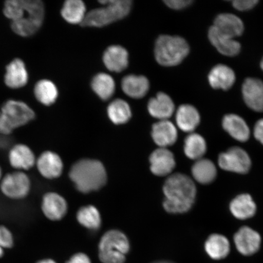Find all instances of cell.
Listing matches in <instances>:
<instances>
[{
  "instance_id": "7c38bea8",
  "label": "cell",
  "mask_w": 263,
  "mask_h": 263,
  "mask_svg": "<svg viewBox=\"0 0 263 263\" xmlns=\"http://www.w3.org/2000/svg\"><path fill=\"white\" fill-rule=\"evenodd\" d=\"M149 162L151 172L157 176L168 175L176 166L173 154L166 148L160 147L154 151L149 157Z\"/></svg>"
},
{
  "instance_id": "ab89813d",
  "label": "cell",
  "mask_w": 263,
  "mask_h": 263,
  "mask_svg": "<svg viewBox=\"0 0 263 263\" xmlns=\"http://www.w3.org/2000/svg\"><path fill=\"white\" fill-rule=\"evenodd\" d=\"M254 134L256 140L263 145V118L255 124Z\"/></svg>"
},
{
  "instance_id": "f1b7e54d",
  "label": "cell",
  "mask_w": 263,
  "mask_h": 263,
  "mask_svg": "<svg viewBox=\"0 0 263 263\" xmlns=\"http://www.w3.org/2000/svg\"><path fill=\"white\" fill-rule=\"evenodd\" d=\"M61 15L69 24L81 25L86 16V7L81 0H68L64 3Z\"/></svg>"
},
{
  "instance_id": "5bb4252c",
  "label": "cell",
  "mask_w": 263,
  "mask_h": 263,
  "mask_svg": "<svg viewBox=\"0 0 263 263\" xmlns=\"http://www.w3.org/2000/svg\"><path fill=\"white\" fill-rule=\"evenodd\" d=\"M147 110L153 117L160 121L167 120L174 113L175 106L169 95L159 92L148 102Z\"/></svg>"
},
{
  "instance_id": "2e32d148",
  "label": "cell",
  "mask_w": 263,
  "mask_h": 263,
  "mask_svg": "<svg viewBox=\"0 0 263 263\" xmlns=\"http://www.w3.org/2000/svg\"><path fill=\"white\" fill-rule=\"evenodd\" d=\"M222 127L230 137L239 142H246L251 137V130L248 124L237 115H226L223 118Z\"/></svg>"
},
{
  "instance_id": "1f68e13d",
  "label": "cell",
  "mask_w": 263,
  "mask_h": 263,
  "mask_svg": "<svg viewBox=\"0 0 263 263\" xmlns=\"http://www.w3.org/2000/svg\"><path fill=\"white\" fill-rule=\"evenodd\" d=\"M34 95L41 103L48 106L54 104L57 101L58 97V90L53 82L43 80L35 84Z\"/></svg>"
},
{
  "instance_id": "7402d4cb",
  "label": "cell",
  "mask_w": 263,
  "mask_h": 263,
  "mask_svg": "<svg viewBox=\"0 0 263 263\" xmlns=\"http://www.w3.org/2000/svg\"><path fill=\"white\" fill-rule=\"evenodd\" d=\"M9 163L14 168L28 170L36 163L32 150L25 144H18L12 147L9 154Z\"/></svg>"
},
{
  "instance_id": "e0dca14e",
  "label": "cell",
  "mask_w": 263,
  "mask_h": 263,
  "mask_svg": "<svg viewBox=\"0 0 263 263\" xmlns=\"http://www.w3.org/2000/svg\"><path fill=\"white\" fill-rule=\"evenodd\" d=\"M103 62L108 70L120 73L129 64V54L121 46L111 45L104 52Z\"/></svg>"
},
{
  "instance_id": "7a4b0ae2",
  "label": "cell",
  "mask_w": 263,
  "mask_h": 263,
  "mask_svg": "<svg viewBox=\"0 0 263 263\" xmlns=\"http://www.w3.org/2000/svg\"><path fill=\"white\" fill-rule=\"evenodd\" d=\"M70 178L80 192L88 193L100 190L107 182L106 170L100 161L82 159L72 166Z\"/></svg>"
},
{
  "instance_id": "30bf717a",
  "label": "cell",
  "mask_w": 263,
  "mask_h": 263,
  "mask_svg": "<svg viewBox=\"0 0 263 263\" xmlns=\"http://www.w3.org/2000/svg\"><path fill=\"white\" fill-rule=\"evenodd\" d=\"M242 93L247 106L257 112H263V82L258 79H246Z\"/></svg>"
},
{
  "instance_id": "ffe728a7",
  "label": "cell",
  "mask_w": 263,
  "mask_h": 263,
  "mask_svg": "<svg viewBox=\"0 0 263 263\" xmlns=\"http://www.w3.org/2000/svg\"><path fill=\"white\" fill-rule=\"evenodd\" d=\"M214 27L221 34L234 39L244 31V24L238 16L229 13L219 14L214 22Z\"/></svg>"
},
{
  "instance_id": "f35d334b",
  "label": "cell",
  "mask_w": 263,
  "mask_h": 263,
  "mask_svg": "<svg viewBox=\"0 0 263 263\" xmlns=\"http://www.w3.org/2000/svg\"><path fill=\"white\" fill-rule=\"evenodd\" d=\"M165 5L173 9L180 10L188 7L193 3L192 0H166Z\"/></svg>"
},
{
  "instance_id": "4fadbf2b",
  "label": "cell",
  "mask_w": 263,
  "mask_h": 263,
  "mask_svg": "<svg viewBox=\"0 0 263 263\" xmlns=\"http://www.w3.org/2000/svg\"><path fill=\"white\" fill-rule=\"evenodd\" d=\"M42 210L45 216L49 220L59 221L67 212L68 205L65 199L59 194L49 192L44 196Z\"/></svg>"
},
{
  "instance_id": "8fae6325",
  "label": "cell",
  "mask_w": 263,
  "mask_h": 263,
  "mask_svg": "<svg viewBox=\"0 0 263 263\" xmlns=\"http://www.w3.org/2000/svg\"><path fill=\"white\" fill-rule=\"evenodd\" d=\"M36 165L41 175L48 179L58 178L64 168L60 156L52 151H45L36 160Z\"/></svg>"
},
{
  "instance_id": "4316f807",
  "label": "cell",
  "mask_w": 263,
  "mask_h": 263,
  "mask_svg": "<svg viewBox=\"0 0 263 263\" xmlns=\"http://www.w3.org/2000/svg\"><path fill=\"white\" fill-rule=\"evenodd\" d=\"M193 179L202 185H209L215 180L218 175L215 164L211 160L202 158L196 160L192 167Z\"/></svg>"
},
{
  "instance_id": "cb8c5ba5",
  "label": "cell",
  "mask_w": 263,
  "mask_h": 263,
  "mask_svg": "<svg viewBox=\"0 0 263 263\" xmlns=\"http://www.w3.org/2000/svg\"><path fill=\"white\" fill-rule=\"evenodd\" d=\"M176 120L180 129L191 134L199 126L200 117L196 107L183 104L176 111Z\"/></svg>"
},
{
  "instance_id": "ac0fdd59",
  "label": "cell",
  "mask_w": 263,
  "mask_h": 263,
  "mask_svg": "<svg viewBox=\"0 0 263 263\" xmlns=\"http://www.w3.org/2000/svg\"><path fill=\"white\" fill-rule=\"evenodd\" d=\"M177 130L172 121H159L153 125L152 137L154 142L160 147L166 148L176 142Z\"/></svg>"
},
{
  "instance_id": "9a60e30c",
  "label": "cell",
  "mask_w": 263,
  "mask_h": 263,
  "mask_svg": "<svg viewBox=\"0 0 263 263\" xmlns=\"http://www.w3.org/2000/svg\"><path fill=\"white\" fill-rule=\"evenodd\" d=\"M229 209L235 218L245 221L255 215L257 206L251 195L243 193L232 199L230 203Z\"/></svg>"
},
{
  "instance_id": "74e56055",
  "label": "cell",
  "mask_w": 263,
  "mask_h": 263,
  "mask_svg": "<svg viewBox=\"0 0 263 263\" xmlns=\"http://www.w3.org/2000/svg\"><path fill=\"white\" fill-rule=\"evenodd\" d=\"M258 3L257 0H235L232 2L233 7L240 11H249Z\"/></svg>"
},
{
  "instance_id": "ee69618b",
  "label": "cell",
  "mask_w": 263,
  "mask_h": 263,
  "mask_svg": "<svg viewBox=\"0 0 263 263\" xmlns=\"http://www.w3.org/2000/svg\"><path fill=\"white\" fill-rule=\"evenodd\" d=\"M2 247L0 246V258H2L3 255H4V251H3Z\"/></svg>"
},
{
  "instance_id": "5b68a950",
  "label": "cell",
  "mask_w": 263,
  "mask_h": 263,
  "mask_svg": "<svg viewBox=\"0 0 263 263\" xmlns=\"http://www.w3.org/2000/svg\"><path fill=\"white\" fill-rule=\"evenodd\" d=\"M130 249L129 240L118 230L105 233L99 245V257L103 263H124Z\"/></svg>"
},
{
  "instance_id": "8d00e7d4",
  "label": "cell",
  "mask_w": 263,
  "mask_h": 263,
  "mask_svg": "<svg viewBox=\"0 0 263 263\" xmlns=\"http://www.w3.org/2000/svg\"><path fill=\"white\" fill-rule=\"evenodd\" d=\"M14 245L12 233L5 226H0V246L3 249H10Z\"/></svg>"
},
{
  "instance_id": "3957f363",
  "label": "cell",
  "mask_w": 263,
  "mask_h": 263,
  "mask_svg": "<svg viewBox=\"0 0 263 263\" xmlns=\"http://www.w3.org/2000/svg\"><path fill=\"white\" fill-rule=\"evenodd\" d=\"M100 3L104 7L87 13L81 24L82 26L103 27L112 24L129 14L133 3L130 0H106Z\"/></svg>"
},
{
  "instance_id": "bcb514c9",
  "label": "cell",
  "mask_w": 263,
  "mask_h": 263,
  "mask_svg": "<svg viewBox=\"0 0 263 263\" xmlns=\"http://www.w3.org/2000/svg\"><path fill=\"white\" fill-rule=\"evenodd\" d=\"M1 176H2V171H1V168H0V178H1Z\"/></svg>"
},
{
  "instance_id": "4dcf8cb0",
  "label": "cell",
  "mask_w": 263,
  "mask_h": 263,
  "mask_svg": "<svg viewBox=\"0 0 263 263\" xmlns=\"http://www.w3.org/2000/svg\"><path fill=\"white\" fill-rule=\"evenodd\" d=\"M107 114L111 122L115 124H123L130 119L132 111L126 101L117 99L108 105Z\"/></svg>"
},
{
  "instance_id": "d6986e66",
  "label": "cell",
  "mask_w": 263,
  "mask_h": 263,
  "mask_svg": "<svg viewBox=\"0 0 263 263\" xmlns=\"http://www.w3.org/2000/svg\"><path fill=\"white\" fill-rule=\"evenodd\" d=\"M209 38L217 50L226 57H235L241 50V44L238 42L221 34L213 26L209 29Z\"/></svg>"
},
{
  "instance_id": "277c9868",
  "label": "cell",
  "mask_w": 263,
  "mask_h": 263,
  "mask_svg": "<svg viewBox=\"0 0 263 263\" xmlns=\"http://www.w3.org/2000/svg\"><path fill=\"white\" fill-rule=\"evenodd\" d=\"M188 43L179 36L160 35L156 43L154 53L158 63L164 67L179 65L188 55Z\"/></svg>"
},
{
  "instance_id": "b9f144b4",
  "label": "cell",
  "mask_w": 263,
  "mask_h": 263,
  "mask_svg": "<svg viewBox=\"0 0 263 263\" xmlns=\"http://www.w3.org/2000/svg\"><path fill=\"white\" fill-rule=\"evenodd\" d=\"M37 263H57L52 259H44L38 261Z\"/></svg>"
},
{
  "instance_id": "6da1fadb",
  "label": "cell",
  "mask_w": 263,
  "mask_h": 263,
  "mask_svg": "<svg viewBox=\"0 0 263 263\" xmlns=\"http://www.w3.org/2000/svg\"><path fill=\"white\" fill-rule=\"evenodd\" d=\"M165 199L163 207L170 213L189 212L195 203L197 189L195 182L185 174L176 173L166 179L163 186Z\"/></svg>"
},
{
  "instance_id": "60d3db41",
  "label": "cell",
  "mask_w": 263,
  "mask_h": 263,
  "mask_svg": "<svg viewBox=\"0 0 263 263\" xmlns=\"http://www.w3.org/2000/svg\"><path fill=\"white\" fill-rule=\"evenodd\" d=\"M66 263H91L89 257L83 253L78 254L71 256V258Z\"/></svg>"
},
{
  "instance_id": "603a6c76",
  "label": "cell",
  "mask_w": 263,
  "mask_h": 263,
  "mask_svg": "<svg viewBox=\"0 0 263 263\" xmlns=\"http://www.w3.org/2000/svg\"><path fill=\"white\" fill-rule=\"evenodd\" d=\"M5 81L6 85L11 88H22L27 84L28 73L21 59H14L6 67Z\"/></svg>"
},
{
  "instance_id": "836d02e7",
  "label": "cell",
  "mask_w": 263,
  "mask_h": 263,
  "mask_svg": "<svg viewBox=\"0 0 263 263\" xmlns=\"http://www.w3.org/2000/svg\"><path fill=\"white\" fill-rule=\"evenodd\" d=\"M42 25L29 16H24L18 21L12 22L11 28L16 34L22 37H29L35 34Z\"/></svg>"
},
{
  "instance_id": "ba28073f",
  "label": "cell",
  "mask_w": 263,
  "mask_h": 263,
  "mask_svg": "<svg viewBox=\"0 0 263 263\" xmlns=\"http://www.w3.org/2000/svg\"><path fill=\"white\" fill-rule=\"evenodd\" d=\"M31 189L30 180L22 172L6 175L2 180L1 190L4 195L12 199H21L28 195Z\"/></svg>"
},
{
  "instance_id": "f6af8a7d",
  "label": "cell",
  "mask_w": 263,
  "mask_h": 263,
  "mask_svg": "<svg viewBox=\"0 0 263 263\" xmlns=\"http://www.w3.org/2000/svg\"><path fill=\"white\" fill-rule=\"evenodd\" d=\"M261 68L262 69V70L263 71V58L262 59L261 64H260Z\"/></svg>"
},
{
  "instance_id": "44dd1931",
  "label": "cell",
  "mask_w": 263,
  "mask_h": 263,
  "mask_svg": "<svg viewBox=\"0 0 263 263\" xmlns=\"http://www.w3.org/2000/svg\"><path fill=\"white\" fill-rule=\"evenodd\" d=\"M235 72L223 64L216 65L209 74V83L215 89L228 90L235 84Z\"/></svg>"
},
{
  "instance_id": "484cf974",
  "label": "cell",
  "mask_w": 263,
  "mask_h": 263,
  "mask_svg": "<svg viewBox=\"0 0 263 263\" xmlns=\"http://www.w3.org/2000/svg\"><path fill=\"white\" fill-rule=\"evenodd\" d=\"M206 254L214 260L225 259L230 252V243L228 238L219 233H213L205 242Z\"/></svg>"
},
{
  "instance_id": "7bdbcfd3",
  "label": "cell",
  "mask_w": 263,
  "mask_h": 263,
  "mask_svg": "<svg viewBox=\"0 0 263 263\" xmlns=\"http://www.w3.org/2000/svg\"><path fill=\"white\" fill-rule=\"evenodd\" d=\"M152 263H174V262L170 261L163 260V261H155V262H154Z\"/></svg>"
},
{
  "instance_id": "52a82bcc",
  "label": "cell",
  "mask_w": 263,
  "mask_h": 263,
  "mask_svg": "<svg viewBox=\"0 0 263 263\" xmlns=\"http://www.w3.org/2000/svg\"><path fill=\"white\" fill-rule=\"evenodd\" d=\"M0 114L12 131L28 124L35 118L34 111L27 104L15 100L6 102Z\"/></svg>"
},
{
  "instance_id": "d6a6232c",
  "label": "cell",
  "mask_w": 263,
  "mask_h": 263,
  "mask_svg": "<svg viewBox=\"0 0 263 263\" xmlns=\"http://www.w3.org/2000/svg\"><path fill=\"white\" fill-rule=\"evenodd\" d=\"M77 219L82 226L88 229L97 230L101 224L100 214L92 205L82 207L77 213Z\"/></svg>"
},
{
  "instance_id": "9c48e42d",
  "label": "cell",
  "mask_w": 263,
  "mask_h": 263,
  "mask_svg": "<svg viewBox=\"0 0 263 263\" xmlns=\"http://www.w3.org/2000/svg\"><path fill=\"white\" fill-rule=\"evenodd\" d=\"M233 241L240 254L252 256L260 249L261 236L254 229L248 226H243L235 233Z\"/></svg>"
},
{
  "instance_id": "83f0119b",
  "label": "cell",
  "mask_w": 263,
  "mask_h": 263,
  "mask_svg": "<svg viewBox=\"0 0 263 263\" xmlns=\"http://www.w3.org/2000/svg\"><path fill=\"white\" fill-rule=\"evenodd\" d=\"M206 151V141L198 134H190L184 141V153L190 159L196 161L202 159Z\"/></svg>"
},
{
  "instance_id": "8992f818",
  "label": "cell",
  "mask_w": 263,
  "mask_h": 263,
  "mask_svg": "<svg viewBox=\"0 0 263 263\" xmlns=\"http://www.w3.org/2000/svg\"><path fill=\"white\" fill-rule=\"evenodd\" d=\"M218 164L226 172L246 174L251 168L252 160L246 151L234 146L219 154Z\"/></svg>"
},
{
  "instance_id": "d590c367",
  "label": "cell",
  "mask_w": 263,
  "mask_h": 263,
  "mask_svg": "<svg viewBox=\"0 0 263 263\" xmlns=\"http://www.w3.org/2000/svg\"><path fill=\"white\" fill-rule=\"evenodd\" d=\"M3 12L6 17L12 22L22 18L25 15L24 0L6 2Z\"/></svg>"
},
{
  "instance_id": "d4e9b609",
  "label": "cell",
  "mask_w": 263,
  "mask_h": 263,
  "mask_svg": "<svg viewBox=\"0 0 263 263\" xmlns=\"http://www.w3.org/2000/svg\"><path fill=\"white\" fill-rule=\"evenodd\" d=\"M124 93L132 98L140 99L147 94L149 89V82L144 76L129 74L121 81Z\"/></svg>"
},
{
  "instance_id": "e575fe53",
  "label": "cell",
  "mask_w": 263,
  "mask_h": 263,
  "mask_svg": "<svg viewBox=\"0 0 263 263\" xmlns=\"http://www.w3.org/2000/svg\"><path fill=\"white\" fill-rule=\"evenodd\" d=\"M25 14L42 24L45 15L44 5L39 0H24Z\"/></svg>"
},
{
  "instance_id": "f546056e",
  "label": "cell",
  "mask_w": 263,
  "mask_h": 263,
  "mask_svg": "<svg viewBox=\"0 0 263 263\" xmlns=\"http://www.w3.org/2000/svg\"><path fill=\"white\" fill-rule=\"evenodd\" d=\"M91 88L101 100L107 101L113 96L115 91V82L110 75L100 73L93 78Z\"/></svg>"
}]
</instances>
